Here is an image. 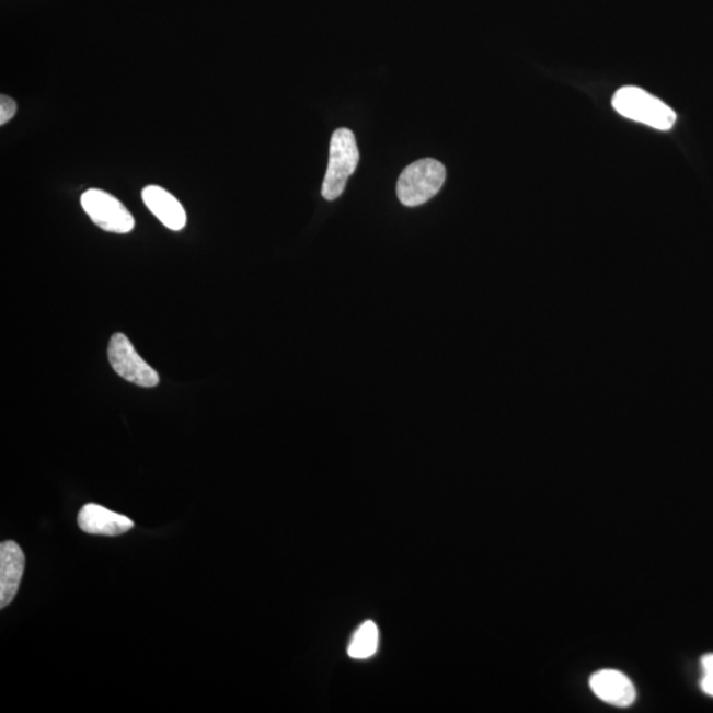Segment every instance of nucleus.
<instances>
[{
    "mask_svg": "<svg viewBox=\"0 0 713 713\" xmlns=\"http://www.w3.org/2000/svg\"><path fill=\"white\" fill-rule=\"evenodd\" d=\"M447 171L438 160H417L402 172L396 183V195L404 207H419L439 194L446 183Z\"/></svg>",
    "mask_w": 713,
    "mask_h": 713,
    "instance_id": "f257e3e1",
    "label": "nucleus"
},
{
    "mask_svg": "<svg viewBox=\"0 0 713 713\" xmlns=\"http://www.w3.org/2000/svg\"><path fill=\"white\" fill-rule=\"evenodd\" d=\"M595 695L608 704L620 706L632 705L635 700V689L632 680L625 674L617 670H601L594 674L589 680Z\"/></svg>",
    "mask_w": 713,
    "mask_h": 713,
    "instance_id": "6e6552de",
    "label": "nucleus"
},
{
    "mask_svg": "<svg viewBox=\"0 0 713 713\" xmlns=\"http://www.w3.org/2000/svg\"><path fill=\"white\" fill-rule=\"evenodd\" d=\"M612 104L616 112L622 117L657 128L660 131L671 130L677 122L676 112L644 89L622 88L614 94Z\"/></svg>",
    "mask_w": 713,
    "mask_h": 713,
    "instance_id": "f03ea898",
    "label": "nucleus"
},
{
    "mask_svg": "<svg viewBox=\"0 0 713 713\" xmlns=\"http://www.w3.org/2000/svg\"><path fill=\"white\" fill-rule=\"evenodd\" d=\"M77 522L83 532L92 536L118 537L134 528L130 518L97 504L83 505Z\"/></svg>",
    "mask_w": 713,
    "mask_h": 713,
    "instance_id": "423d86ee",
    "label": "nucleus"
},
{
    "mask_svg": "<svg viewBox=\"0 0 713 713\" xmlns=\"http://www.w3.org/2000/svg\"><path fill=\"white\" fill-rule=\"evenodd\" d=\"M16 111V102L9 97V95H2L0 97V125L4 126L14 118Z\"/></svg>",
    "mask_w": 713,
    "mask_h": 713,
    "instance_id": "f8f14e48",
    "label": "nucleus"
},
{
    "mask_svg": "<svg viewBox=\"0 0 713 713\" xmlns=\"http://www.w3.org/2000/svg\"><path fill=\"white\" fill-rule=\"evenodd\" d=\"M702 690L706 695L713 697V654L705 655L702 659Z\"/></svg>",
    "mask_w": 713,
    "mask_h": 713,
    "instance_id": "9b49d317",
    "label": "nucleus"
},
{
    "mask_svg": "<svg viewBox=\"0 0 713 713\" xmlns=\"http://www.w3.org/2000/svg\"><path fill=\"white\" fill-rule=\"evenodd\" d=\"M146 207L170 230H182L186 225L183 205L169 191L158 185L146 186L141 192Z\"/></svg>",
    "mask_w": 713,
    "mask_h": 713,
    "instance_id": "1a4fd4ad",
    "label": "nucleus"
},
{
    "mask_svg": "<svg viewBox=\"0 0 713 713\" xmlns=\"http://www.w3.org/2000/svg\"><path fill=\"white\" fill-rule=\"evenodd\" d=\"M107 356L114 371L125 381L138 384L140 388L158 387V372L138 355L124 333H115L111 338Z\"/></svg>",
    "mask_w": 713,
    "mask_h": 713,
    "instance_id": "20e7f679",
    "label": "nucleus"
},
{
    "mask_svg": "<svg viewBox=\"0 0 713 713\" xmlns=\"http://www.w3.org/2000/svg\"><path fill=\"white\" fill-rule=\"evenodd\" d=\"M379 644L378 626L372 621H366L353 635L348 648L349 657L366 659L376 654Z\"/></svg>",
    "mask_w": 713,
    "mask_h": 713,
    "instance_id": "9d476101",
    "label": "nucleus"
},
{
    "mask_svg": "<svg viewBox=\"0 0 713 713\" xmlns=\"http://www.w3.org/2000/svg\"><path fill=\"white\" fill-rule=\"evenodd\" d=\"M25 556L21 545L14 541L0 544V607L10 606L21 586Z\"/></svg>",
    "mask_w": 713,
    "mask_h": 713,
    "instance_id": "0eeeda50",
    "label": "nucleus"
},
{
    "mask_svg": "<svg viewBox=\"0 0 713 713\" xmlns=\"http://www.w3.org/2000/svg\"><path fill=\"white\" fill-rule=\"evenodd\" d=\"M359 151L355 134L348 128H338L332 135L330 163L321 194L327 202H335L343 195L349 177L357 170Z\"/></svg>",
    "mask_w": 713,
    "mask_h": 713,
    "instance_id": "7ed1b4c3",
    "label": "nucleus"
},
{
    "mask_svg": "<svg viewBox=\"0 0 713 713\" xmlns=\"http://www.w3.org/2000/svg\"><path fill=\"white\" fill-rule=\"evenodd\" d=\"M85 214L99 228L111 233L126 234L135 227L130 211L117 198L101 189H89L81 196Z\"/></svg>",
    "mask_w": 713,
    "mask_h": 713,
    "instance_id": "39448f33",
    "label": "nucleus"
}]
</instances>
